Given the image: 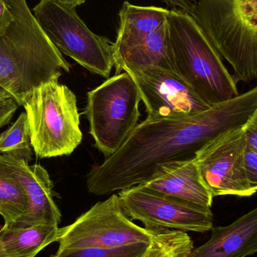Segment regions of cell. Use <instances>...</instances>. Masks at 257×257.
Masks as SVG:
<instances>
[{
	"mask_svg": "<svg viewBox=\"0 0 257 257\" xmlns=\"http://www.w3.org/2000/svg\"><path fill=\"white\" fill-rule=\"evenodd\" d=\"M257 109V85L195 115L145 119L124 143L87 175V188L106 196L145 184L161 166L190 161L225 133L243 127Z\"/></svg>",
	"mask_w": 257,
	"mask_h": 257,
	"instance_id": "obj_1",
	"label": "cell"
},
{
	"mask_svg": "<svg viewBox=\"0 0 257 257\" xmlns=\"http://www.w3.org/2000/svg\"><path fill=\"white\" fill-rule=\"evenodd\" d=\"M0 24V85L18 105L42 84L59 80L71 65L48 39L26 0H6Z\"/></svg>",
	"mask_w": 257,
	"mask_h": 257,
	"instance_id": "obj_2",
	"label": "cell"
},
{
	"mask_svg": "<svg viewBox=\"0 0 257 257\" xmlns=\"http://www.w3.org/2000/svg\"><path fill=\"white\" fill-rule=\"evenodd\" d=\"M167 24L172 66L193 92L209 106L237 97L236 83L195 18L171 9Z\"/></svg>",
	"mask_w": 257,
	"mask_h": 257,
	"instance_id": "obj_3",
	"label": "cell"
},
{
	"mask_svg": "<svg viewBox=\"0 0 257 257\" xmlns=\"http://www.w3.org/2000/svg\"><path fill=\"white\" fill-rule=\"evenodd\" d=\"M191 16L232 66L235 83L257 78V0H199Z\"/></svg>",
	"mask_w": 257,
	"mask_h": 257,
	"instance_id": "obj_4",
	"label": "cell"
},
{
	"mask_svg": "<svg viewBox=\"0 0 257 257\" xmlns=\"http://www.w3.org/2000/svg\"><path fill=\"white\" fill-rule=\"evenodd\" d=\"M23 106L30 127L32 147L37 157L70 155L82 141L75 93L59 80L36 88Z\"/></svg>",
	"mask_w": 257,
	"mask_h": 257,
	"instance_id": "obj_5",
	"label": "cell"
},
{
	"mask_svg": "<svg viewBox=\"0 0 257 257\" xmlns=\"http://www.w3.org/2000/svg\"><path fill=\"white\" fill-rule=\"evenodd\" d=\"M140 93L127 72L107 79L87 92L85 114L95 147L111 157L139 123Z\"/></svg>",
	"mask_w": 257,
	"mask_h": 257,
	"instance_id": "obj_6",
	"label": "cell"
},
{
	"mask_svg": "<svg viewBox=\"0 0 257 257\" xmlns=\"http://www.w3.org/2000/svg\"><path fill=\"white\" fill-rule=\"evenodd\" d=\"M33 15L62 54L92 73L109 78L114 66L113 42L107 36L91 31L75 9L41 0L33 8Z\"/></svg>",
	"mask_w": 257,
	"mask_h": 257,
	"instance_id": "obj_7",
	"label": "cell"
},
{
	"mask_svg": "<svg viewBox=\"0 0 257 257\" xmlns=\"http://www.w3.org/2000/svg\"><path fill=\"white\" fill-rule=\"evenodd\" d=\"M161 229L141 227L122 208L118 195H111L81 214L72 224L60 228L57 242L60 250L117 248L149 244Z\"/></svg>",
	"mask_w": 257,
	"mask_h": 257,
	"instance_id": "obj_8",
	"label": "cell"
},
{
	"mask_svg": "<svg viewBox=\"0 0 257 257\" xmlns=\"http://www.w3.org/2000/svg\"><path fill=\"white\" fill-rule=\"evenodd\" d=\"M119 199L132 220H139L148 229H166L203 232L213 229V213L204 208L166 196L139 184L120 190Z\"/></svg>",
	"mask_w": 257,
	"mask_h": 257,
	"instance_id": "obj_9",
	"label": "cell"
},
{
	"mask_svg": "<svg viewBox=\"0 0 257 257\" xmlns=\"http://www.w3.org/2000/svg\"><path fill=\"white\" fill-rule=\"evenodd\" d=\"M244 126L235 128L207 145L195 159L199 175L213 197H249L256 192L246 175Z\"/></svg>",
	"mask_w": 257,
	"mask_h": 257,
	"instance_id": "obj_10",
	"label": "cell"
},
{
	"mask_svg": "<svg viewBox=\"0 0 257 257\" xmlns=\"http://www.w3.org/2000/svg\"><path fill=\"white\" fill-rule=\"evenodd\" d=\"M125 72L139 89L146 108V118L187 117L211 107L204 102L175 71L144 66Z\"/></svg>",
	"mask_w": 257,
	"mask_h": 257,
	"instance_id": "obj_11",
	"label": "cell"
},
{
	"mask_svg": "<svg viewBox=\"0 0 257 257\" xmlns=\"http://www.w3.org/2000/svg\"><path fill=\"white\" fill-rule=\"evenodd\" d=\"M0 162L16 175L28 199V210L25 215L6 227L28 229L38 226H58L62 214L54 199V184L48 171L41 165L30 166L25 160L6 154H0Z\"/></svg>",
	"mask_w": 257,
	"mask_h": 257,
	"instance_id": "obj_12",
	"label": "cell"
},
{
	"mask_svg": "<svg viewBox=\"0 0 257 257\" xmlns=\"http://www.w3.org/2000/svg\"><path fill=\"white\" fill-rule=\"evenodd\" d=\"M157 193L204 208H211L213 197L199 175L195 160L161 166L145 182Z\"/></svg>",
	"mask_w": 257,
	"mask_h": 257,
	"instance_id": "obj_13",
	"label": "cell"
},
{
	"mask_svg": "<svg viewBox=\"0 0 257 257\" xmlns=\"http://www.w3.org/2000/svg\"><path fill=\"white\" fill-rule=\"evenodd\" d=\"M257 253V207L226 226L213 227L211 236L187 257H246Z\"/></svg>",
	"mask_w": 257,
	"mask_h": 257,
	"instance_id": "obj_14",
	"label": "cell"
},
{
	"mask_svg": "<svg viewBox=\"0 0 257 257\" xmlns=\"http://www.w3.org/2000/svg\"><path fill=\"white\" fill-rule=\"evenodd\" d=\"M169 10L157 6H140L125 1L119 12V27L113 42L114 62L140 46L167 21Z\"/></svg>",
	"mask_w": 257,
	"mask_h": 257,
	"instance_id": "obj_15",
	"label": "cell"
},
{
	"mask_svg": "<svg viewBox=\"0 0 257 257\" xmlns=\"http://www.w3.org/2000/svg\"><path fill=\"white\" fill-rule=\"evenodd\" d=\"M60 228L38 226L28 229L3 226L0 229V257H36L57 242Z\"/></svg>",
	"mask_w": 257,
	"mask_h": 257,
	"instance_id": "obj_16",
	"label": "cell"
},
{
	"mask_svg": "<svg viewBox=\"0 0 257 257\" xmlns=\"http://www.w3.org/2000/svg\"><path fill=\"white\" fill-rule=\"evenodd\" d=\"M144 66H157L175 71L171 61L167 21L149 36L140 46L125 54L114 63L115 75L127 69Z\"/></svg>",
	"mask_w": 257,
	"mask_h": 257,
	"instance_id": "obj_17",
	"label": "cell"
},
{
	"mask_svg": "<svg viewBox=\"0 0 257 257\" xmlns=\"http://www.w3.org/2000/svg\"><path fill=\"white\" fill-rule=\"evenodd\" d=\"M28 210L27 193L16 175L0 162V215L5 226H12Z\"/></svg>",
	"mask_w": 257,
	"mask_h": 257,
	"instance_id": "obj_18",
	"label": "cell"
},
{
	"mask_svg": "<svg viewBox=\"0 0 257 257\" xmlns=\"http://www.w3.org/2000/svg\"><path fill=\"white\" fill-rule=\"evenodd\" d=\"M30 127L26 112L0 135V154L13 156L30 163L33 157Z\"/></svg>",
	"mask_w": 257,
	"mask_h": 257,
	"instance_id": "obj_19",
	"label": "cell"
},
{
	"mask_svg": "<svg viewBox=\"0 0 257 257\" xmlns=\"http://www.w3.org/2000/svg\"><path fill=\"white\" fill-rule=\"evenodd\" d=\"M193 248V241L187 232L161 229L143 257H187Z\"/></svg>",
	"mask_w": 257,
	"mask_h": 257,
	"instance_id": "obj_20",
	"label": "cell"
},
{
	"mask_svg": "<svg viewBox=\"0 0 257 257\" xmlns=\"http://www.w3.org/2000/svg\"><path fill=\"white\" fill-rule=\"evenodd\" d=\"M149 244H139L117 248L58 249L50 257H143Z\"/></svg>",
	"mask_w": 257,
	"mask_h": 257,
	"instance_id": "obj_21",
	"label": "cell"
},
{
	"mask_svg": "<svg viewBox=\"0 0 257 257\" xmlns=\"http://www.w3.org/2000/svg\"><path fill=\"white\" fill-rule=\"evenodd\" d=\"M244 166L247 181L251 188L257 192V152L246 146Z\"/></svg>",
	"mask_w": 257,
	"mask_h": 257,
	"instance_id": "obj_22",
	"label": "cell"
},
{
	"mask_svg": "<svg viewBox=\"0 0 257 257\" xmlns=\"http://www.w3.org/2000/svg\"><path fill=\"white\" fill-rule=\"evenodd\" d=\"M18 106L14 98H0V128L10 122Z\"/></svg>",
	"mask_w": 257,
	"mask_h": 257,
	"instance_id": "obj_23",
	"label": "cell"
},
{
	"mask_svg": "<svg viewBox=\"0 0 257 257\" xmlns=\"http://www.w3.org/2000/svg\"><path fill=\"white\" fill-rule=\"evenodd\" d=\"M247 146L257 152V109L244 126Z\"/></svg>",
	"mask_w": 257,
	"mask_h": 257,
	"instance_id": "obj_24",
	"label": "cell"
},
{
	"mask_svg": "<svg viewBox=\"0 0 257 257\" xmlns=\"http://www.w3.org/2000/svg\"><path fill=\"white\" fill-rule=\"evenodd\" d=\"M162 1L166 3L168 7L172 8V9H179L192 15L197 6L199 0H162Z\"/></svg>",
	"mask_w": 257,
	"mask_h": 257,
	"instance_id": "obj_25",
	"label": "cell"
},
{
	"mask_svg": "<svg viewBox=\"0 0 257 257\" xmlns=\"http://www.w3.org/2000/svg\"><path fill=\"white\" fill-rule=\"evenodd\" d=\"M47 1L58 3L68 9H76L78 6L84 4L87 0H47Z\"/></svg>",
	"mask_w": 257,
	"mask_h": 257,
	"instance_id": "obj_26",
	"label": "cell"
},
{
	"mask_svg": "<svg viewBox=\"0 0 257 257\" xmlns=\"http://www.w3.org/2000/svg\"><path fill=\"white\" fill-rule=\"evenodd\" d=\"M7 11L6 0H0V24L3 21Z\"/></svg>",
	"mask_w": 257,
	"mask_h": 257,
	"instance_id": "obj_27",
	"label": "cell"
},
{
	"mask_svg": "<svg viewBox=\"0 0 257 257\" xmlns=\"http://www.w3.org/2000/svg\"><path fill=\"white\" fill-rule=\"evenodd\" d=\"M5 97H12V96L7 90H6L3 86L0 85V98Z\"/></svg>",
	"mask_w": 257,
	"mask_h": 257,
	"instance_id": "obj_28",
	"label": "cell"
}]
</instances>
